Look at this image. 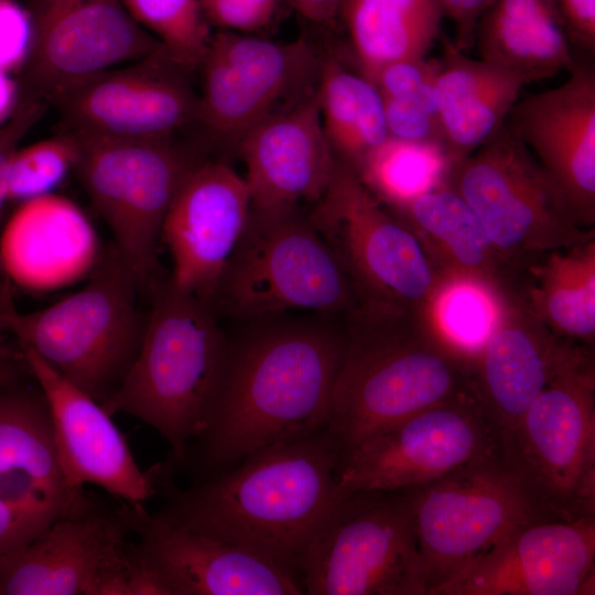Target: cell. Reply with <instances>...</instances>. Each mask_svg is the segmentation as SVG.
Listing matches in <instances>:
<instances>
[{
  "label": "cell",
  "mask_w": 595,
  "mask_h": 595,
  "mask_svg": "<svg viewBox=\"0 0 595 595\" xmlns=\"http://www.w3.org/2000/svg\"><path fill=\"white\" fill-rule=\"evenodd\" d=\"M339 315L244 322L228 348L198 462L208 475L246 456L326 429L344 346Z\"/></svg>",
  "instance_id": "1"
},
{
  "label": "cell",
  "mask_w": 595,
  "mask_h": 595,
  "mask_svg": "<svg viewBox=\"0 0 595 595\" xmlns=\"http://www.w3.org/2000/svg\"><path fill=\"white\" fill-rule=\"evenodd\" d=\"M340 455L327 429L268 446L188 488L171 490L152 515L298 574L303 555L344 498L337 477Z\"/></svg>",
  "instance_id": "2"
},
{
  "label": "cell",
  "mask_w": 595,
  "mask_h": 595,
  "mask_svg": "<svg viewBox=\"0 0 595 595\" xmlns=\"http://www.w3.org/2000/svg\"><path fill=\"white\" fill-rule=\"evenodd\" d=\"M343 317L326 426L342 453L420 410L473 391L470 358L433 314L360 303Z\"/></svg>",
  "instance_id": "3"
},
{
  "label": "cell",
  "mask_w": 595,
  "mask_h": 595,
  "mask_svg": "<svg viewBox=\"0 0 595 595\" xmlns=\"http://www.w3.org/2000/svg\"><path fill=\"white\" fill-rule=\"evenodd\" d=\"M151 305L138 354L118 390L101 405L133 416L182 461L203 433L224 368L228 336L209 304L169 280L149 288Z\"/></svg>",
  "instance_id": "4"
},
{
  "label": "cell",
  "mask_w": 595,
  "mask_h": 595,
  "mask_svg": "<svg viewBox=\"0 0 595 595\" xmlns=\"http://www.w3.org/2000/svg\"><path fill=\"white\" fill-rule=\"evenodd\" d=\"M140 290L112 245L84 286L47 307L19 312L8 284L0 296V334L12 335L102 404L120 387L142 342L147 314L138 306Z\"/></svg>",
  "instance_id": "5"
},
{
  "label": "cell",
  "mask_w": 595,
  "mask_h": 595,
  "mask_svg": "<svg viewBox=\"0 0 595 595\" xmlns=\"http://www.w3.org/2000/svg\"><path fill=\"white\" fill-rule=\"evenodd\" d=\"M359 304L342 263L296 208L251 209L209 303L240 322L300 310L343 316Z\"/></svg>",
  "instance_id": "6"
},
{
  "label": "cell",
  "mask_w": 595,
  "mask_h": 595,
  "mask_svg": "<svg viewBox=\"0 0 595 595\" xmlns=\"http://www.w3.org/2000/svg\"><path fill=\"white\" fill-rule=\"evenodd\" d=\"M502 453L550 519L595 517V360L580 345L532 401Z\"/></svg>",
  "instance_id": "7"
},
{
  "label": "cell",
  "mask_w": 595,
  "mask_h": 595,
  "mask_svg": "<svg viewBox=\"0 0 595 595\" xmlns=\"http://www.w3.org/2000/svg\"><path fill=\"white\" fill-rule=\"evenodd\" d=\"M475 212L489 238L526 272L540 257L592 236L582 228L554 180L506 123L446 177Z\"/></svg>",
  "instance_id": "8"
},
{
  "label": "cell",
  "mask_w": 595,
  "mask_h": 595,
  "mask_svg": "<svg viewBox=\"0 0 595 595\" xmlns=\"http://www.w3.org/2000/svg\"><path fill=\"white\" fill-rule=\"evenodd\" d=\"M309 218L342 263L360 303L434 315L451 281L354 169L337 160L329 186Z\"/></svg>",
  "instance_id": "9"
},
{
  "label": "cell",
  "mask_w": 595,
  "mask_h": 595,
  "mask_svg": "<svg viewBox=\"0 0 595 595\" xmlns=\"http://www.w3.org/2000/svg\"><path fill=\"white\" fill-rule=\"evenodd\" d=\"M298 574L307 595H428L409 490L345 495Z\"/></svg>",
  "instance_id": "10"
},
{
  "label": "cell",
  "mask_w": 595,
  "mask_h": 595,
  "mask_svg": "<svg viewBox=\"0 0 595 595\" xmlns=\"http://www.w3.org/2000/svg\"><path fill=\"white\" fill-rule=\"evenodd\" d=\"M408 490L428 595L518 528L550 519L502 451Z\"/></svg>",
  "instance_id": "11"
},
{
  "label": "cell",
  "mask_w": 595,
  "mask_h": 595,
  "mask_svg": "<svg viewBox=\"0 0 595 595\" xmlns=\"http://www.w3.org/2000/svg\"><path fill=\"white\" fill-rule=\"evenodd\" d=\"M77 136V134H76ZM75 169L140 289L156 281V252L170 205L197 163L171 138L133 140L77 136Z\"/></svg>",
  "instance_id": "12"
},
{
  "label": "cell",
  "mask_w": 595,
  "mask_h": 595,
  "mask_svg": "<svg viewBox=\"0 0 595 595\" xmlns=\"http://www.w3.org/2000/svg\"><path fill=\"white\" fill-rule=\"evenodd\" d=\"M138 507L84 495L0 570V595H148L130 539Z\"/></svg>",
  "instance_id": "13"
},
{
  "label": "cell",
  "mask_w": 595,
  "mask_h": 595,
  "mask_svg": "<svg viewBox=\"0 0 595 595\" xmlns=\"http://www.w3.org/2000/svg\"><path fill=\"white\" fill-rule=\"evenodd\" d=\"M501 451L500 433L473 390L420 410L342 453L338 485L344 496L408 489Z\"/></svg>",
  "instance_id": "14"
},
{
  "label": "cell",
  "mask_w": 595,
  "mask_h": 595,
  "mask_svg": "<svg viewBox=\"0 0 595 595\" xmlns=\"http://www.w3.org/2000/svg\"><path fill=\"white\" fill-rule=\"evenodd\" d=\"M199 66L195 121L214 142L237 148L251 129L283 110L285 98L318 77L321 57L304 40L279 43L219 31L210 35Z\"/></svg>",
  "instance_id": "15"
},
{
  "label": "cell",
  "mask_w": 595,
  "mask_h": 595,
  "mask_svg": "<svg viewBox=\"0 0 595 595\" xmlns=\"http://www.w3.org/2000/svg\"><path fill=\"white\" fill-rule=\"evenodd\" d=\"M165 53L77 80L52 101L66 131L83 137L150 140L171 138L195 121L197 95Z\"/></svg>",
  "instance_id": "16"
},
{
  "label": "cell",
  "mask_w": 595,
  "mask_h": 595,
  "mask_svg": "<svg viewBox=\"0 0 595 595\" xmlns=\"http://www.w3.org/2000/svg\"><path fill=\"white\" fill-rule=\"evenodd\" d=\"M30 12L28 96L44 101L83 78L165 53L121 0H35Z\"/></svg>",
  "instance_id": "17"
},
{
  "label": "cell",
  "mask_w": 595,
  "mask_h": 595,
  "mask_svg": "<svg viewBox=\"0 0 595 595\" xmlns=\"http://www.w3.org/2000/svg\"><path fill=\"white\" fill-rule=\"evenodd\" d=\"M595 517L527 523L433 595H594Z\"/></svg>",
  "instance_id": "18"
},
{
  "label": "cell",
  "mask_w": 595,
  "mask_h": 595,
  "mask_svg": "<svg viewBox=\"0 0 595 595\" xmlns=\"http://www.w3.org/2000/svg\"><path fill=\"white\" fill-rule=\"evenodd\" d=\"M29 372L43 392L52 419L60 464L77 493L94 485L132 506H145L158 493L161 466L143 470L112 415L66 380L35 351L20 346Z\"/></svg>",
  "instance_id": "19"
},
{
  "label": "cell",
  "mask_w": 595,
  "mask_h": 595,
  "mask_svg": "<svg viewBox=\"0 0 595 595\" xmlns=\"http://www.w3.org/2000/svg\"><path fill=\"white\" fill-rule=\"evenodd\" d=\"M134 554L158 595H302L299 575L137 508Z\"/></svg>",
  "instance_id": "20"
},
{
  "label": "cell",
  "mask_w": 595,
  "mask_h": 595,
  "mask_svg": "<svg viewBox=\"0 0 595 595\" xmlns=\"http://www.w3.org/2000/svg\"><path fill=\"white\" fill-rule=\"evenodd\" d=\"M251 212L244 176L220 161L197 162L165 215L160 240L172 260L169 281L209 304Z\"/></svg>",
  "instance_id": "21"
},
{
  "label": "cell",
  "mask_w": 595,
  "mask_h": 595,
  "mask_svg": "<svg viewBox=\"0 0 595 595\" xmlns=\"http://www.w3.org/2000/svg\"><path fill=\"white\" fill-rule=\"evenodd\" d=\"M490 300V329L472 356L470 376L504 446L532 401L582 344L549 329L530 309L522 289Z\"/></svg>",
  "instance_id": "22"
},
{
  "label": "cell",
  "mask_w": 595,
  "mask_h": 595,
  "mask_svg": "<svg viewBox=\"0 0 595 595\" xmlns=\"http://www.w3.org/2000/svg\"><path fill=\"white\" fill-rule=\"evenodd\" d=\"M561 85L518 99L506 126L564 194L576 223L595 224V68L576 58Z\"/></svg>",
  "instance_id": "23"
},
{
  "label": "cell",
  "mask_w": 595,
  "mask_h": 595,
  "mask_svg": "<svg viewBox=\"0 0 595 595\" xmlns=\"http://www.w3.org/2000/svg\"><path fill=\"white\" fill-rule=\"evenodd\" d=\"M237 149L251 209H295L317 203L333 178L337 158L326 138L316 88L251 129Z\"/></svg>",
  "instance_id": "24"
},
{
  "label": "cell",
  "mask_w": 595,
  "mask_h": 595,
  "mask_svg": "<svg viewBox=\"0 0 595 595\" xmlns=\"http://www.w3.org/2000/svg\"><path fill=\"white\" fill-rule=\"evenodd\" d=\"M21 378L0 387V499L50 526L84 491L65 480L43 392Z\"/></svg>",
  "instance_id": "25"
},
{
  "label": "cell",
  "mask_w": 595,
  "mask_h": 595,
  "mask_svg": "<svg viewBox=\"0 0 595 595\" xmlns=\"http://www.w3.org/2000/svg\"><path fill=\"white\" fill-rule=\"evenodd\" d=\"M389 210L451 282L475 286L489 298L522 289L526 272L501 255L475 212L446 183Z\"/></svg>",
  "instance_id": "26"
},
{
  "label": "cell",
  "mask_w": 595,
  "mask_h": 595,
  "mask_svg": "<svg viewBox=\"0 0 595 595\" xmlns=\"http://www.w3.org/2000/svg\"><path fill=\"white\" fill-rule=\"evenodd\" d=\"M19 205L0 259L20 281L52 286L93 270L99 258L94 231L76 204L50 194Z\"/></svg>",
  "instance_id": "27"
},
{
  "label": "cell",
  "mask_w": 595,
  "mask_h": 595,
  "mask_svg": "<svg viewBox=\"0 0 595 595\" xmlns=\"http://www.w3.org/2000/svg\"><path fill=\"white\" fill-rule=\"evenodd\" d=\"M524 85L515 73L444 41L435 104L451 167L502 127Z\"/></svg>",
  "instance_id": "28"
},
{
  "label": "cell",
  "mask_w": 595,
  "mask_h": 595,
  "mask_svg": "<svg viewBox=\"0 0 595 595\" xmlns=\"http://www.w3.org/2000/svg\"><path fill=\"white\" fill-rule=\"evenodd\" d=\"M480 58L526 85L570 69L575 55L551 0H493L479 19Z\"/></svg>",
  "instance_id": "29"
},
{
  "label": "cell",
  "mask_w": 595,
  "mask_h": 595,
  "mask_svg": "<svg viewBox=\"0 0 595 595\" xmlns=\"http://www.w3.org/2000/svg\"><path fill=\"white\" fill-rule=\"evenodd\" d=\"M522 291L534 315L555 335L594 348L595 236L531 263Z\"/></svg>",
  "instance_id": "30"
},
{
  "label": "cell",
  "mask_w": 595,
  "mask_h": 595,
  "mask_svg": "<svg viewBox=\"0 0 595 595\" xmlns=\"http://www.w3.org/2000/svg\"><path fill=\"white\" fill-rule=\"evenodd\" d=\"M340 13L365 77L394 61L425 57L443 18L434 0H344Z\"/></svg>",
  "instance_id": "31"
},
{
  "label": "cell",
  "mask_w": 595,
  "mask_h": 595,
  "mask_svg": "<svg viewBox=\"0 0 595 595\" xmlns=\"http://www.w3.org/2000/svg\"><path fill=\"white\" fill-rule=\"evenodd\" d=\"M316 91L335 156L356 170L389 137L380 93L363 74L329 56L321 58Z\"/></svg>",
  "instance_id": "32"
},
{
  "label": "cell",
  "mask_w": 595,
  "mask_h": 595,
  "mask_svg": "<svg viewBox=\"0 0 595 595\" xmlns=\"http://www.w3.org/2000/svg\"><path fill=\"white\" fill-rule=\"evenodd\" d=\"M451 162L441 142L388 137L355 170L360 181L389 208L446 183Z\"/></svg>",
  "instance_id": "33"
},
{
  "label": "cell",
  "mask_w": 595,
  "mask_h": 595,
  "mask_svg": "<svg viewBox=\"0 0 595 595\" xmlns=\"http://www.w3.org/2000/svg\"><path fill=\"white\" fill-rule=\"evenodd\" d=\"M133 20L183 69L199 66L210 39L199 0H121Z\"/></svg>",
  "instance_id": "34"
},
{
  "label": "cell",
  "mask_w": 595,
  "mask_h": 595,
  "mask_svg": "<svg viewBox=\"0 0 595 595\" xmlns=\"http://www.w3.org/2000/svg\"><path fill=\"white\" fill-rule=\"evenodd\" d=\"M79 149L78 137L69 131L18 148L9 169V203L21 204L53 194L75 171Z\"/></svg>",
  "instance_id": "35"
},
{
  "label": "cell",
  "mask_w": 595,
  "mask_h": 595,
  "mask_svg": "<svg viewBox=\"0 0 595 595\" xmlns=\"http://www.w3.org/2000/svg\"><path fill=\"white\" fill-rule=\"evenodd\" d=\"M493 315L491 300L484 291L455 282L446 286L434 310L440 328L470 360L490 329Z\"/></svg>",
  "instance_id": "36"
},
{
  "label": "cell",
  "mask_w": 595,
  "mask_h": 595,
  "mask_svg": "<svg viewBox=\"0 0 595 595\" xmlns=\"http://www.w3.org/2000/svg\"><path fill=\"white\" fill-rule=\"evenodd\" d=\"M439 69L440 61L435 58L399 60L381 66L366 78L382 97L414 102L437 118L435 83Z\"/></svg>",
  "instance_id": "37"
},
{
  "label": "cell",
  "mask_w": 595,
  "mask_h": 595,
  "mask_svg": "<svg viewBox=\"0 0 595 595\" xmlns=\"http://www.w3.org/2000/svg\"><path fill=\"white\" fill-rule=\"evenodd\" d=\"M281 0H199L206 23L219 31L251 34L269 25Z\"/></svg>",
  "instance_id": "38"
},
{
  "label": "cell",
  "mask_w": 595,
  "mask_h": 595,
  "mask_svg": "<svg viewBox=\"0 0 595 595\" xmlns=\"http://www.w3.org/2000/svg\"><path fill=\"white\" fill-rule=\"evenodd\" d=\"M33 43L30 10L13 0L0 2V69L12 73L24 68Z\"/></svg>",
  "instance_id": "39"
},
{
  "label": "cell",
  "mask_w": 595,
  "mask_h": 595,
  "mask_svg": "<svg viewBox=\"0 0 595 595\" xmlns=\"http://www.w3.org/2000/svg\"><path fill=\"white\" fill-rule=\"evenodd\" d=\"M382 102L389 137L414 142L443 143L441 127L435 116L408 100L382 97Z\"/></svg>",
  "instance_id": "40"
},
{
  "label": "cell",
  "mask_w": 595,
  "mask_h": 595,
  "mask_svg": "<svg viewBox=\"0 0 595 595\" xmlns=\"http://www.w3.org/2000/svg\"><path fill=\"white\" fill-rule=\"evenodd\" d=\"M44 108V100L25 96L14 115L0 126V223L9 204L8 184L12 156L22 139L41 119Z\"/></svg>",
  "instance_id": "41"
},
{
  "label": "cell",
  "mask_w": 595,
  "mask_h": 595,
  "mask_svg": "<svg viewBox=\"0 0 595 595\" xmlns=\"http://www.w3.org/2000/svg\"><path fill=\"white\" fill-rule=\"evenodd\" d=\"M573 47L595 51V0H551Z\"/></svg>",
  "instance_id": "42"
},
{
  "label": "cell",
  "mask_w": 595,
  "mask_h": 595,
  "mask_svg": "<svg viewBox=\"0 0 595 595\" xmlns=\"http://www.w3.org/2000/svg\"><path fill=\"white\" fill-rule=\"evenodd\" d=\"M443 17L446 15L457 26L462 41L468 42L476 22L493 0H434Z\"/></svg>",
  "instance_id": "43"
},
{
  "label": "cell",
  "mask_w": 595,
  "mask_h": 595,
  "mask_svg": "<svg viewBox=\"0 0 595 595\" xmlns=\"http://www.w3.org/2000/svg\"><path fill=\"white\" fill-rule=\"evenodd\" d=\"M294 9L311 22H326L340 13L344 0H289Z\"/></svg>",
  "instance_id": "44"
},
{
  "label": "cell",
  "mask_w": 595,
  "mask_h": 595,
  "mask_svg": "<svg viewBox=\"0 0 595 595\" xmlns=\"http://www.w3.org/2000/svg\"><path fill=\"white\" fill-rule=\"evenodd\" d=\"M21 104L17 82L10 73L0 69V126L4 125Z\"/></svg>",
  "instance_id": "45"
},
{
  "label": "cell",
  "mask_w": 595,
  "mask_h": 595,
  "mask_svg": "<svg viewBox=\"0 0 595 595\" xmlns=\"http://www.w3.org/2000/svg\"><path fill=\"white\" fill-rule=\"evenodd\" d=\"M29 374L21 349L0 357V387Z\"/></svg>",
  "instance_id": "46"
},
{
  "label": "cell",
  "mask_w": 595,
  "mask_h": 595,
  "mask_svg": "<svg viewBox=\"0 0 595 595\" xmlns=\"http://www.w3.org/2000/svg\"><path fill=\"white\" fill-rule=\"evenodd\" d=\"M2 263H1V259H0V268H1ZM8 281H3L0 279V296L2 294V292L4 291V289L7 288L8 285ZM19 350V347L18 348H14L12 346H10L7 340H6V337L0 334V356H6V355H10V354H13L15 351Z\"/></svg>",
  "instance_id": "47"
},
{
  "label": "cell",
  "mask_w": 595,
  "mask_h": 595,
  "mask_svg": "<svg viewBox=\"0 0 595 595\" xmlns=\"http://www.w3.org/2000/svg\"><path fill=\"white\" fill-rule=\"evenodd\" d=\"M3 1V0H0V2Z\"/></svg>",
  "instance_id": "48"
},
{
  "label": "cell",
  "mask_w": 595,
  "mask_h": 595,
  "mask_svg": "<svg viewBox=\"0 0 595 595\" xmlns=\"http://www.w3.org/2000/svg\"><path fill=\"white\" fill-rule=\"evenodd\" d=\"M11 355V354H10ZM1 357V356H0Z\"/></svg>",
  "instance_id": "49"
}]
</instances>
